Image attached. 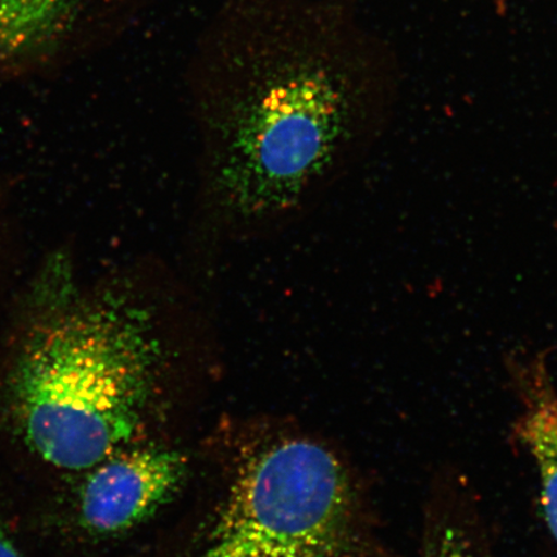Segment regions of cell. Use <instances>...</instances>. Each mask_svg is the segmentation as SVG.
I'll return each mask as SVG.
<instances>
[{
  "instance_id": "cell-3",
  "label": "cell",
  "mask_w": 557,
  "mask_h": 557,
  "mask_svg": "<svg viewBox=\"0 0 557 557\" xmlns=\"http://www.w3.org/2000/svg\"><path fill=\"white\" fill-rule=\"evenodd\" d=\"M354 494L344 466L310 441L255 457L194 557H343L351 547Z\"/></svg>"
},
{
  "instance_id": "cell-5",
  "label": "cell",
  "mask_w": 557,
  "mask_h": 557,
  "mask_svg": "<svg viewBox=\"0 0 557 557\" xmlns=\"http://www.w3.org/2000/svg\"><path fill=\"white\" fill-rule=\"evenodd\" d=\"M521 386L524 410L517 434L537 463L543 508L557 542V394L546 369L539 364L527 369Z\"/></svg>"
},
{
  "instance_id": "cell-9",
  "label": "cell",
  "mask_w": 557,
  "mask_h": 557,
  "mask_svg": "<svg viewBox=\"0 0 557 557\" xmlns=\"http://www.w3.org/2000/svg\"><path fill=\"white\" fill-rule=\"evenodd\" d=\"M3 232L2 228H0V262H2V256H3Z\"/></svg>"
},
{
  "instance_id": "cell-1",
  "label": "cell",
  "mask_w": 557,
  "mask_h": 557,
  "mask_svg": "<svg viewBox=\"0 0 557 557\" xmlns=\"http://www.w3.org/2000/svg\"><path fill=\"white\" fill-rule=\"evenodd\" d=\"M200 211L250 238L309 209L392 108L395 62L338 0H228L189 69Z\"/></svg>"
},
{
  "instance_id": "cell-7",
  "label": "cell",
  "mask_w": 557,
  "mask_h": 557,
  "mask_svg": "<svg viewBox=\"0 0 557 557\" xmlns=\"http://www.w3.org/2000/svg\"><path fill=\"white\" fill-rule=\"evenodd\" d=\"M426 557H473L469 548L465 546L462 539H459L455 532L448 531L437 541L436 545L430 549Z\"/></svg>"
},
{
  "instance_id": "cell-4",
  "label": "cell",
  "mask_w": 557,
  "mask_h": 557,
  "mask_svg": "<svg viewBox=\"0 0 557 557\" xmlns=\"http://www.w3.org/2000/svg\"><path fill=\"white\" fill-rule=\"evenodd\" d=\"M185 469L177 451L117 449L90 469L81 493L83 524L97 534L128 531L165 504L183 482Z\"/></svg>"
},
{
  "instance_id": "cell-8",
  "label": "cell",
  "mask_w": 557,
  "mask_h": 557,
  "mask_svg": "<svg viewBox=\"0 0 557 557\" xmlns=\"http://www.w3.org/2000/svg\"><path fill=\"white\" fill-rule=\"evenodd\" d=\"M0 557H23L2 524H0Z\"/></svg>"
},
{
  "instance_id": "cell-2",
  "label": "cell",
  "mask_w": 557,
  "mask_h": 557,
  "mask_svg": "<svg viewBox=\"0 0 557 557\" xmlns=\"http://www.w3.org/2000/svg\"><path fill=\"white\" fill-rule=\"evenodd\" d=\"M164 270L83 285L54 257L24 290L27 333L15 374L25 441L54 468L90 470L138 426L159 352L157 323L184 294Z\"/></svg>"
},
{
  "instance_id": "cell-6",
  "label": "cell",
  "mask_w": 557,
  "mask_h": 557,
  "mask_svg": "<svg viewBox=\"0 0 557 557\" xmlns=\"http://www.w3.org/2000/svg\"><path fill=\"white\" fill-rule=\"evenodd\" d=\"M76 0H0V59L52 41L73 16Z\"/></svg>"
}]
</instances>
